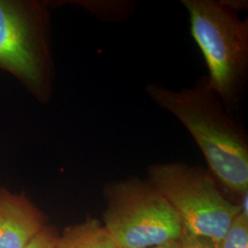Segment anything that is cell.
Returning <instances> with one entry per match:
<instances>
[{"instance_id": "obj_9", "label": "cell", "mask_w": 248, "mask_h": 248, "mask_svg": "<svg viewBox=\"0 0 248 248\" xmlns=\"http://www.w3.org/2000/svg\"><path fill=\"white\" fill-rule=\"evenodd\" d=\"M218 246L219 248H248V217L240 212Z\"/></svg>"}, {"instance_id": "obj_2", "label": "cell", "mask_w": 248, "mask_h": 248, "mask_svg": "<svg viewBox=\"0 0 248 248\" xmlns=\"http://www.w3.org/2000/svg\"><path fill=\"white\" fill-rule=\"evenodd\" d=\"M190 33L203 55L206 75L226 108L241 116L248 87V19L245 0H181Z\"/></svg>"}, {"instance_id": "obj_4", "label": "cell", "mask_w": 248, "mask_h": 248, "mask_svg": "<svg viewBox=\"0 0 248 248\" xmlns=\"http://www.w3.org/2000/svg\"><path fill=\"white\" fill-rule=\"evenodd\" d=\"M103 226L117 248H149L180 239L183 227L167 200L146 179L131 177L103 187Z\"/></svg>"}, {"instance_id": "obj_12", "label": "cell", "mask_w": 248, "mask_h": 248, "mask_svg": "<svg viewBox=\"0 0 248 248\" xmlns=\"http://www.w3.org/2000/svg\"><path fill=\"white\" fill-rule=\"evenodd\" d=\"M149 248H182V245H181L180 239L173 240V241H169L167 243H163Z\"/></svg>"}, {"instance_id": "obj_8", "label": "cell", "mask_w": 248, "mask_h": 248, "mask_svg": "<svg viewBox=\"0 0 248 248\" xmlns=\"http://www.w3.org/2000/svg\"><path fill=\"white\" fill-rule=\"evenodd\" d=\"M59 2L63 5L82 8L99 20L106 22L126 20L135 10V2L130 0H74Z\"/></svg>"}, {"instance_id": "obj_11", "label": "cell", "mask_w": 248, "mask_h": 248, "mask_svg": "<svg viewBox=\"0 0 248 248\" xmlns=\"http://www.w3.org/2000/svg\"><path fill=\"white\" fill-rule=\"evenodd\" d=\"M57 236L49 228L44 227L25 248H54Z\"/></svg>"}, {"instance_id": "obj_10", "label": "cell", "mask_w": 248, "mask_h": 248, "mask_svg": "<svg viewBox=\"0 0 248 248\" xmlns=\"http://www.w3.org/2000/svg\"><path fill=\"white\" fill-rule=\"evenodd\" d=\"M182 248H219L213 240L196 235L188 231H182L180 237Z\"/></svg>"}, {"instance_id": "obj_5", "label": "cell", "mask_w": 248, "mask_h": 248, "mask_svg": "<svg viewBox=\"0 0 248 248\" xmlns=\"http://www.w3.org/2000/svg\"><path fill=\"white\" fill-rule=\"evenodd\" d=\"M147 180L177 213L184 230L220 244L239 203L226 199L209 170L183 162L155 163Z\"/></svg>"}, {"instance_id": "obj_7", "label": "cell", "mask_w": 248, "mask_h": 248, "mask_svg": "<svg viewBox=\"0 0 248 248\" xmlns=\"http://www.w3.org/2000/svg\"><path fill=\"white\" fill-rule=\"evenodd\" d=\"M54 248H117L102 222L89 218L67 227L57 237Z\"/></svg>"}, {"instance_id": "obj_6", "label": "cell", "mask_w": 248, "mask_h": 248, "mask_svg": "<svg viewBox=\"0 0 248 248\" xmlns=\"http://www.w3.org/2000/svg\"><path fill=\"white\" fill-rule=\"evenodd\" d=\"M44 227L43 213L24 193L0 186V248H25Z\"/></svg>"}, {"instance_id": "obj_1", "label": "cell", "mask_w": 248, "mask_h": 248, "mask_svg": "<svg viewBox=\"0 0 248 248\" xmlns=\"http://www.w3.org/2000/svg\"><path fill=\"white\" fill-rule=\"evenodd\" d=\"M145 94L186 128L216 182L239 198L248 193V130L241 116L224 105L206 75L179 89L149 82Z\"/></svg>"}, {"instance_id": "obj_3", "label": "cell", "mask_w": 248, "mask_h": 248, "mask_svg": "<svg viewBox=\"0 0 248 248\" xmlns=\"http://www.w3.org/2000/svg\"><path fill=\"white\" fill-rule=\"evenodd\" d=\"M52 10L46 0H0V71L42 105L55 89Z\"/></svg>"}]
</instances>
